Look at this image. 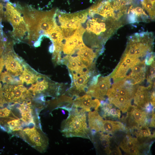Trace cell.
Returning <instances> with one entry per match:
<instances>
[{"label": "cell", "mask_w": 155, "mask_h": 155, "mask_svg": "<svg viewBox=\"0 0 155 155\" xmlns=\"http://www.w3.org/2000/svg\"><path fill=\"white\" fill-rule=\"evenodd\" d=\"M31 102L30 101H26L20 104L19 109L21 115L32 111L31 108Z\"/></svg>", "instance_id": "23"}, {"label": "cell", "mask_w": 155, "mask_h": 155, "mask_svg": "<svg viewBox=\"0 0 155 155\" xmlns=\"http://www.w3.org/2000/svg\"><path fill=\"white\" fill-rule=\"evenodd\" d=\"M133 68L124 60L121 59L119 64L111 73V77L115 83L123 80L129 74Z\"/></svg>", "instance_id": "13"}, {"label": "cell", "mask_w": 155, "mask_h": 155, "mask_svg": "<svg viewBox=\"0 0 155 155\" xmlns=\"http://www.w3.org/2000/svg\"><path fill=\"white\" fill-rule=\"evenodd\" d=\"M3 26L0 25V56L3 54L5 47L7 39L4 37L2 30Z\"/></svg>", "instance_id": "22"}, {"label": "cell", "mask_w": 155, "mask_h": 155, "mask_svg": "<svg viewBox=\"0 0 155 155\" xmlns=\"http://www.w3.org/2000/svg\"><path fill=\"white\" fill-rule=\"evenodd\" d=\"M22 117L21 120L27 123H34L32 111L21 115Z\"/></svg>", "instance_id": "24"}, {"label": "cell", "mask_w": 155, "mask_h": 155, "mask_svg": "<svg viewBox=\"0 0 155 155\" xmlns=\"http://www.w3.org/2000/svg\"><path fill=\"white\" fill-rule=\"evenodd\" d=\"M146 71V65L144 60L135 66L129 74L123 79L133 85L140 83L144 80Z\"/></svg>", "instance_id": "11"}, {"label": "cell", "mask_w": 155, "mask_h": 155, "mask_svg": "<svg viewBox=\"0 0 155 155\" xmlns=\"http://www.w3.org/2000/svg\"><path fill=\"white\" fill-rule=\"evenodd\" d=\"M154 53L152 52H150L147 54L146 55L144 61L145 64L149 65L154 62Z\"/></svg>", "instance_id": "26"}, {"label": "cell", "mask_w": 155, "mask_h": 155, "mask_svg": "<svg viewBox=\"0 0 155 155\" xmlns=\"http://www.w3.org/2000/svg\"><path fill=\"white\" fill-rule=\"evenodd\" d=\"M1 107H0V118L8 117L11 113V111L7 108H1Z\"/></svg>", "instance_id": "27"}, {"label": "cell", "mask_w": 155, "mask_h": 155, "mask_svg": "<svg viewBox=\"0 0 155 155\" xmlns=\"http://www.w3.org/2000/svg\"><path fill=\"white\" fill-rule=\"evenodd\" d=\"M4 59L3 56H0V74L4 65Z\"/></svg>", "instance_id": "30"}, {"label": "cell", "mask_w": 155, "mask_h": 155, "mask_svg": "<svg viewBox=\"0 0 155 155\" xmlns=\"http://www.w3.org/2000/svg\"><path fill=\"white\" fill-rule=\"evenodd\" d=\"M129 113L131 119L136 124L141 125L144 123L146 115L143 111L135 107H132L131 111Z\"/></svg>", "instance_id": "17"}, {"label": "cell", "mask_w": 155, "mask_h": 155, "mask_svg": "<svg viewBox=\"0 0 155 155\" xmlns=\"http://www.w3.org/2000/svg\"><path fill=\"white\" fill-rule=\"evenodd\" d=\"M103 119L99 115L98 112L95 110L94 111H90L88 115L89 127L93 134L96 132L100 131Z\"/></svg>", "instance_id": "14"}, {"label": "cell", "mask_w": 155, "mask_h": 155, "mask_svg": "<svg viewBox=\"0 0 155 155\" xmlns=\"http://www.w3.org/2000/svg\"><path fill=\"white\" fill-rule=\"evenodd\" d=\"M1 106V105H0V106Z\"/></svg>", "instance_id": "33"}, {"label": "cell", "mask_w": 155, "mask_h": 155, "mask_svg": "<svg viewBox=\"0 0 155 155\" xmlns=\"http://www.w3.org/2000/svg\"><path fill=\"white\" fill-rule=\"evenodd\" d=\"M11 46L7 47L4 64L7 70L13 76L21 75L24 70V63L22 59L13 52Z\"/></svg>", "instance_id": "7"}, {"label": "cell", "mask_w": 155, "mask_h": 155, "mask_svg": "<svg viewBox=\"0 0 155 155\" xmlns=\"http://www.w3.org/2000/svg\"><path fill=\"white\" fill-rule=\"evenodd\" d=\"M141 3L143 7L149 13L152 20L155 17V4H153L150 0H141Z\"/></svg>", "instance_id": "20"}, {"label": "cell", "mask_w": 155, "mask_h": 155, "mask_svg": "<svg viewBox=\"0 0 155 155\" xmlns=\"http://www.w3.org/2000/svg\"><path fill=\"white\" fill-rule=\"evenodd\" d=\"M100 104L98 99L93 100L92 96L86 94L75 98L73 100L72 106L86 112L90 111L92 108L97 110Z\"/></svg>", "instance_id": "10"}, {"label": "cell", "mask_w": 155, "mask_h": 155, "mask_svg": "<svg viewBox=\"0 0 155 155\" xmlns=\"http://www.w3.org/2000/svg\"><path fill=\"white\" fill-rule=\"evenodd\" d=\"M62 113L63 114H65V111H64V110H62Z\"/></svg>", "instance_id": "32"}, {"label": "cell", "mask_w": 155, "mask_h": 155, "mask_svg": "<svg viewBox=\"0 0 155 155\" xmlns=\"http://www.w3.org/2000/svg\"><path fill=\"white\" fill-rule=\"evenodd\" d=\"M4 13L5 19L9 22L13 27L11 34L16 39L20 40L26 36L28 31L24 18L21 14L20 5L9 2L7 3Z\"/></svg>", "instance_id": "3"}, {"label": "cell", "mask_w": 155, "mask_h": 155, "mask_svg": "<svg viewBox=\"0 0 155 155\" xmlns=\"http://www.w3.org/2000/svg\"><path fill=\"white\" fill-rule=\"evenodd\" d=\"M21 10L27 29L30 44L40 42L42 36L46 35L55 25L54 10L39 11L30 6L21 7Z\"/></svg>", "instance_id": "1"}, {"label": "cell", "mask_w": 155, "mask_h": 155, "mask_svg": "<svg viewBox=\"0 0 155 155\" xmlns=\"http://www.w3.org/2000/svg\"><path fill=\"white\" fill-rule=\"evenodd\" d=\"M24 70L20 76L19 80L22 84L24 82L27 84L34 83L36 80L38 74L27 66L23 64Z\"/></svg>", "instance_id": "15"}, {"label": "cell", "mask_w": 155, "mask_h": 155, "mask_svg": "<svg viewBox=\"0 0 155 155\" xmlns=\"http://www.w3.org/2000/svg\"><path fill=\"white\" fill-rule=\"evenodd\" d=\"M129 154H136L139 152L138 147H133L128 149L125 152Z\"/></svg>", "instance_id": "28"}, {"label": "cell", "mask_w": 155, "mask_h": 155, "mask_svg": "<svg viewBox=\"0 0 155 155\" xmlns=\"http://www.w3.org/2000/svg\"><path fill=\"white\" fill-rule=\"evenodd\" d=\"M151 87V85L148 87H137L133 97L134 102L135 104L142 108L146 107L149 104L150 97L148 90Z\"/></svg>", "instance_id": "12"}, {"label": "cell", "mask_w": 155, "mask_h": 155, "mask_svg": "<svg viewBox=\"0 0 155 155\" xmlns=\"http://www.w3.org/2000/svg\"><path fill=\"white\" fill-rule=\"evenodd\" d=\"M111 84L110 76L101 77L96 84L88 87L86 94L96 99L103 100Z\"/></svg>", "instance_id": "9"}, {"label": "cell", "mask_w": 155, "mask_h": 155, "mask_svg": "<svg viewBox=\"0 0 155 155\" xmlns=\"http://www.w3.org/2000/svg\"><path fill=\"white\" fill-rule=\"evenodd\" d=\"M4 98L7 102L18 103L30 100L28 90L21 84H6L2 88Z\"/></svg>", "instance_id": "5"}, {"label": "cell", "mask_w": 155, "mask_h": 155, "mask_svg": "<svg viewBox=\"0 0 155 155\" xmlns=\"http://www.w3.org/2000/svg\"><path fill=\"white\" fill-rule=\"evenodd\" d=\"M121 127L122 125L119 123L103 120L100 131L107 133H112L119 130Z\"/></svg>", "instance_id": "16"}, {"label": "cell", "mask_w": 155, "mask_h": 155, "mask_svg": "<svg viewBox=\"0 0 155 155\" xmlns=\"http://www.w3.org/2000/svg\"><path fill=\"white\" fill-rule=\"evenodd\" d=\"M109 114L113 116H119V113L118 111L115 108H111L109 111Z\"/></svg>", "instance_id": "29"}, {"label": "cell", "mask_w": 155, "mask_h": 155, "mask_svg": "<svg viewBox=\"0 0 155 155\" xmlns=\"http://www.w3.org/2000/svg\"><path fill=\"white\" fill-rule=\"evenodd\" d=\"M100 142L101 145L105 150H108L109 148L110 142L108 138L105 135L101 134L100 138Z\"/></svg>", "instance_id": "25"}, {"label": "cell", "mask_w": 155, "mask_h": 155, "mask_svg": "<svg viewBox=\"0 0 155 155\" xmlns=\"http://www.w3.org/2000/svg\"><path fill=\"white\" fill-rule=\"evenodd\" d=\"M140 133L144 137H147L149 135L150 133L148 130L146 129H141L140 131Z\"/></svg>", "instance_id": "31"}, {"label": "cell", "mask_w": 155, "mask_h": 155, "mask_svg": "<svg viewBox=\"0 0 155 155\" xmlns=\"http://www.w3.org/2000/svg\"><path fill=\"white\" fill-rule=\"evenodd\" d=\"M8 72L5 71L1 73L0 79L3 83L11 84H22L20 80L15 78Z\"/></svg>", "instance_id": "19"}, {"label": "cell", "mask_w": 155, "mask_h": 155, "mask_svg": "<svg viewBox=\"0 0 155 155\" xmlns=\"http://www.w3.org/2000/svg\"><path fill=\"white\" fill-rule=\"evenodd\" d=\"M137 86L128 83L125 80L115 82L108 90L106 95L108 97L114 95L124 96L131 99Z\"/></svg>", "instance_id": "8"}, {"label": "cell", "mask_w": 155, "mask_h": 155, "mask_svg": "<svg viewBox=\"0 0 155 155\" xmlns=\"http://www.w3.org/2000/svg\"><path fill=\"white\" fill-rule=\"evenodd\" d=\"M68 112V117L61 123L60 131L62 135L67 137L90 138L85 112L73 107Z\"/></svg>", "instance_id": "2"}, {"label": "cell", "mask_w": 155, "mask_h": 155, "mask_svg": "<svg viewBox=\"0 0 155 155\" xmlns=\"http://www.w3.org/2000/svg\"><path fill=\"white\" fill-rule=\"evenodd\" d=\"M120 146L125 152L128 149L137 146L135 141L132 139H125L120 144Z\"/></svg>", "instance_id": "21"}, {"label": "cell", "mask_w": 155, "mask_h": 155, "mask_svg": "<svg viewBox=\"0 0 155 155\" xmlns=\"http://www.w3.org/2000/svg\"><path fill=\"white\" fill-rule=\"evenodd\" d=\"M35 82L28 90L31 96V94L35 96L36 94L46 92L51 94H55L57 96L59 95L60 86L57 83L52 82L47 77L38 74Z\"/></svg>", "instance_id": "6"}, {"label": "cell", "mask_w": 155, "mask_h": 155, "mask_svg": "<svg viewBox=\"0 0 155 155\" xmlns=\"http://www.w3.org/2000/svg\"><path fill=\"white\" fill-rule=\"evenodd\" d=\"M4 118L1 119L0 123H6L4 126H7L9 131H15L22 130L20 121L19 119Z\"/></svg>", "instance_id": "18"}, {"label": "cell", "mask_w": 155, "mask_h": 155, "mask_svg": "<svg viewBox=\"0 0 155 155\" xmlns=\"http://www.w3.org/2000/svg\"><path fill=\"white\" fill-rule=\"evenodd\" d=\"M22 137L32 147L41 153L45 152L49 145V139L46 135L35 126L26 128L20 132Z\"/></svg>", "instance_id": "4"}]
</instances>
